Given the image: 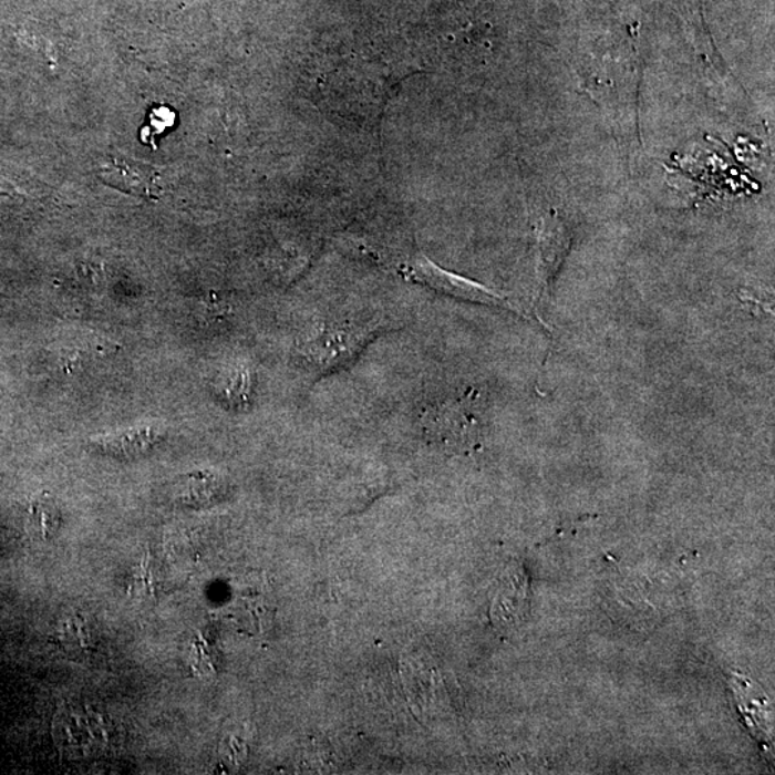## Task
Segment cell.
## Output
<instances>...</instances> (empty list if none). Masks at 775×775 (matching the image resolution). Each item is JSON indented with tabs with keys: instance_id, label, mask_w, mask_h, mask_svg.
<instances>
[{
	"instance_id": "cell-1",
	"label": "cell",
	"mask_w": 775,
	"mask_h": 775,
	"mask_svg": "<svg viewBox=\"0 0 775 775\" xmlns=\"http://www.w3.org/2000/svg\"><path fill=\"white\" fill-rule=\"evenodd\" d=\"M402 273H404L406 278L414 280V282L430 286V288L437 290L440 293L447 294V297L467 300V302L474 303L508 307L506 299H504L502 294L494 292V290L486 288V286L465 279L463 276L450 273V271L438 268L437 265L433 264L428 258H425V256H418V258L411 261L409 266L402 269Z\"/></svg>"
},
{
	"instance_id": "cell-2",
	"label": "cell",
	"mask_w": 775,
	"mask_h": 775,
	"mask_svg": "<svg viewBox=\"0 0 775 775\" xmlns=\"http://www.w3.org/2000/svg\"><path fill=\"white\" fill-rule=\"evenodd\" d=\"M101 180L121 192L147 198H157L162 193L157 169L142 163L111 158L100 169Z\"/></svg>"
},
{
	"instance_id": "cell-3",
	"label": "cell",
	"mask_w": 775,
	"mask_h": 775,
	"mask_svg": "<svg viewBox=\"0 0 775 775\" xmlns=\"http://www.w3.org/2000/svg\"><path fill=\"white\" fill-rule=\"evenodd\" d=\"M570 247V235L565 223L555 215H549L539 236V273L541 282L550 283L551 278L560 268Z\"/></svg>"
},
{
	"instance_id": "cell-4",
	"label": "cell",
	"mask_w": 775,
	"mask_h": 775,
	"mask_svg": "<svg viewBox=\"0 0 775 775\" xmlns=\"http://www.w3.org/2000/svg\"><path fill=\"white\" fill-rule=\"evenodd\" d=\"M433 421L434 433L453 447H465L476 437L477 421L468 411V401L435 411Z\"/></svg>"
},
{
	"instance_id": "cell-5",
	"label": "cell",
	"mask_w": 775,
	"mask_h": 775,
	"mask_svg": "<svg viewBox=\"0 0 775 775\" xmlns=\"http://www.w3.org/2000/svg\"><path fill=\"white\" fill-rule=\"evenodd\" d=\"M60 735L61 744L65 748L85 750L101 743L100 716L85 711H68L62 715Z\"/></svg>"
},
{
	"instance_id": "cell-6",
	"label": "cell",
	"mask_w": 775,
	"mask_h": 775,
	"mask_svg": "<svg viewBox=\"0 0 775 775\" xmlns=\"http://www.w3.org/2000/svg\"><path fill=\"white\" fill-rule=\"evenodd\" d=\"M177 114L167 105L154 106L148 114L147 124L142 130V142L145 145H152L157 148V140L162 137L166 131L174 127L176 124Z\"/></svg>"
},
{
	"instance_id": "cell-7",
	"label": "cell",
	"mask_w": 775,
	"mask_h": 775,
	"mask_svg": "<svg viewBox=\"0 0 775 775\" xmlns=\"http://www.w3.org/2000/svg\"><path fill=\"white\" fill-rule=\"evenodd\" d=\"M29 531L39 539H48L56 529L55 508L43 498L33 502L29 508L28 516Z\"/></svg>"
}]
</instances>
